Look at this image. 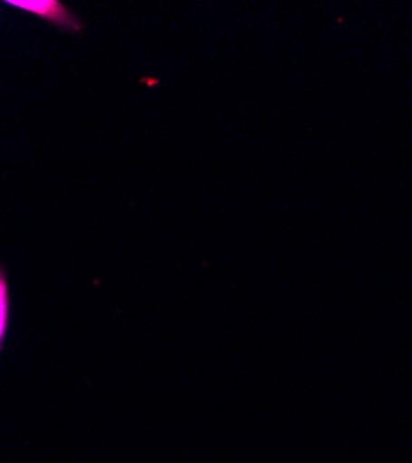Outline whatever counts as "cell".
<instances>
[{
	"mask_svg": "<svg viewBox=\"0 0 412 463\" xmlns=\"http://www.w3.org/2000/svg\"><path fill=\"white\" fill-rule=\"evenodd\" d=\"M8 5L42 17L45 23L65 32L81 33L84 30L82 21L60 0H8Z\"/></svg>",
	"mask_w": 412,
	"mask_h": 463,
	"instance_id": "cell-1",
	"label": "cell"
},
{
	"mask_svg": "<svg viewBox=\"0 0 412 463\" xmlns=\"http://www.w3.org/2000/svg\"><path fill=\"white\" fill-rule=\"evenodd\" d=\"M10 314H12V300H10V282L5 265L0 263V351H3L8 328H10Z\"/></svg>",
	"mask_w": 412,
	"mask_h": 463,
	"instance_id": "cell-2",
	"label": "cell"
}]
</instances>
